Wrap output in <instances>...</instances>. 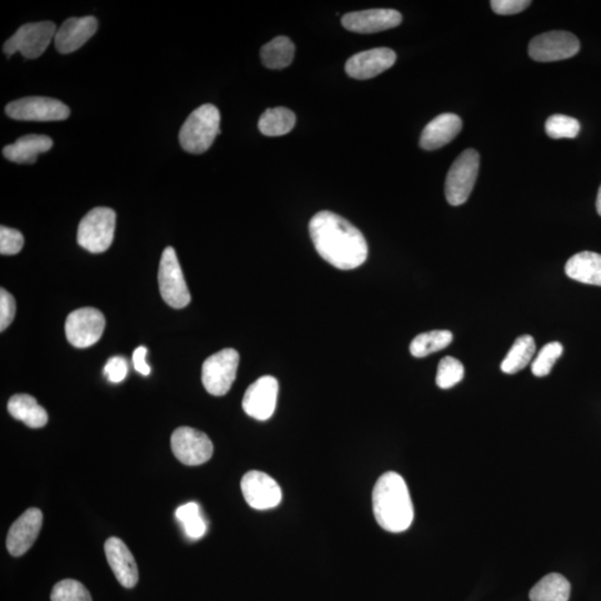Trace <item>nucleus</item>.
<instances>
[{
  "label": "nucleus",
  "mask_w": 601,
  "mask_h": 601,
  "mask_svg": "<svg viewBox=\"0 0 601 601\" xmlns=\"http://www.w3.org/2000/svg\"><path fill=\"white\" fill-rule=\"evenodd\" d=\"M16 314V302L6 290H0V331L6 330Z\"/></svg>",
  "instance_id": "35"
},
{
  "label": "nucleus",
  "mask_w": 601,
  "mask_h": 601,
  "mask_svg": "<svg viewBox=\"0 0 601 601\" xmlns=\"http://www.w3.org/2000/svg\"><path fill=\"white\" fill-rule=\"evenodd\" d=\"M175 515L183 524L185 533L190 539L202 538L207 533V524L200 515L198 504L189 503L180 505Z\"/></svg>",
  "instance_id": "29"
},
{
  "label": "nucleus",
  "mask_w": 601,
  "mask_h": 601,
  "mask_svg": "<svg viewBox=\"0 0 601 601\" xmlns=\"http://www.w3.org/2000/svg\"><path fill=\"white\" fill-rule=\"evenodd\" d=\"M115 227L117 213L112 209H93L80 220L77 242L90 253H103L113 243Z\"/></svg>",
  "instance_id": "4"
},
{
  "label": "nucleus",
  "mask_w": 601,
  "mask_h": 601,
  "mask_svg": "<svg viewBox=\"0 0 601 601\" xmlns=\"http://www.w3.org/2000/svg\"><path fill=\"white\" fill-rule=\"evenodd\" d=\"M147 354L148 349L145 347H138L134 351L133 354V363L135 370H137L140 374L145 375V377H148V375L150 373L149 365L147 363V361H145Z\"/></svg>",
  "instance_id": "38"
},
{
  "label": "nucleus",
  "mask_w": 601,
  "mask_h": 601,
  "mask_svg": "<svg viewBox=\"0 0 601 601\" xmlns=\"http://www.w3.org/2000/svg\"><path fill=\"white\" fill-rule=\"evenodd\" d=\"M564 347L559 342L545 344L531 362V371L538 378L547 377L557 360L563 355Z\"/></svg>",
  "instance_id": "31"
},
{
  "label": "nucleus",
  "mask_w": 601,
  "mask_h": 601,
  "mask_svg": "<svg viewBox=\"0 0 601 601\" xmlns=\"http://www.w3.org/2000/svg\"><path fill=\"white\" fill-rule=\"evenodd\" d=\"M8 413L29 428H43L48 423V414L37 400L28 394H16L8 401Z\"/></svg>",
  "instance_id": "23"
},
{
  "label": "nucleus",
  "mask_w": 601,
  "mask_h": 601,
  "mask_svg": "<svg viewBox=\"0 0 601 601\" xmlns=\"http://www.w3.org/2000/svg\"><path fill=\"white\" fill-rule=\"evenodd\" d=\"M453 335L447 330H435L421 333L410 344V352L415 358H424L427 355L443 350L453 342Z\"/></svg>",
  "instance_id": "28"
},
{
  "label": "nucleus",
  "mask_w": 601,
  "mask_h": 601,
  "mask_svg": "<svg viewBox=\"0 0 601 601\" xmlns=\"http://www.w3.org/2000/svg\"><path fill=\"white\" fill-rule=\"evenodd\" d=\"M297 117L292 110L275 107L265 110L259 120L260 132L269 138L283 137L295 127Z\"/></svg>",
  "instance_id": "24"
},
{
  "label": "nucleus",
  "mask_w": 601,
  "mask_h": 601,
  "mask_svg": "<svg viewBox=\"0 0 601 601\" xmlns=\"http://www.w3.org/2000/svg\"><path fill=\"white\" fill-rule=\"evenodd\" d=\"M535 353V342L531 335H521L514 341L513 347L501 363L504 373L514 374L527 367Z\"/></svg>",
  "instance_id": "27"
},
{
  "label": "nucleus",
  "mask_w": 601,
  "mask_h": 601,
  "mask_svg": "<svg viewBox=\"0 0 601 601\" xmlns=\"http://www.w3.org/2000/svg\"><path fill=\"white\" fill-rule=\"evenodd\" d=\"M159 292L169 307L183 309L190 302V294L185 282L182 268L173 248L164 250L158 269Z\"/></svg>",
  "instance_id": "8"
},
{
  "label": "nucleus",
  "mask_w": 601,
  "mask_h": 601,
  "mask_svg": "<svg viewBox=\"0 0 601 601\" xmlns=\"http://www.w3.org/2000/svg\"><path fill=\"white\" fill-rule=\"evenodd\" d=\"M279 394L278 380L265 375L250 384L243 398V410L250 418L267 421L272 417Z\"/></svg>",
  "instance_id": "14"
},
{
  "label": "nucleus",
  "mask_w": 601,
  "mask_h": 601,
  "mask_svg": "<svg viewBox=\"0 0 601 601\" xmlns=\"http://www.w3.org/2000/svg\"><path fill=\"white\" fill-rule=\"evenodd\" d=\"M464 377V368L459 360L445 357L440 361L437 373V385L440 389L453 388Z\"/></svg>",
  "instance_id": "33"
},
{
  "label": "nucleus",
  "mask_w": 601,
  "mask_h": 601,
  "mask_svg": "<svg viewBox=\"0 0 601 601\" xmlns=\"http://www.w3.org/2000/svg\"><path fill=\"white\" fill-rule=\"evenodd\" d=\"M565 274L577 282L601 287V254L580 252L565 264Z\"/></svg>",
  "instance_id": "22"
},
{
  "label": "nucleus",
  "mask_w": 601,
  "mask_h": 601,
  "mask_svg": "<svg viewBox=\"0 0 601 601\" xmlns=\"http://www.w3.org/2000/svg\"><path fill=\"white\" fill-rule=\"evenodd\" d=\"M571 586L567 579L560 574L545 576L530 590L531 601H568Z\"/></svg>",
  "instance_id": "26"
},
{
  "label": "nucleus",
  "mask_w": 601,
  "mask_h": 601,
  "mask_svg": "<svg viewBox=\"0 0 601 601\" xmlns=\"http://www.w3.org/2000/svg\"><path fill=\"white\" fill-rule=\"evenodd\" d=\"M402 23V15L394 9H369L345 14L342 25L350 32L374 34L398 27Z\"/></svg>",
  "instance_id": "16"
},
{
  "label": "nucleus",
  "mask_w": 601,
  "mask_h": 601,
  "mask_svg": "<svg viewBox=\"0 0 601 601\" xmlns=\"http://www.w3.org/2000/svg\"><path fill=\"white\" fill-rule=\"evenodd\" d=\"M57 33L53 22L29 23L23 25L4 45V53L8 56L19 53L25 58L42 56Z\"/></svg>",
  "instance_id": "6"
},
{
  "label": "nucleus",
  "mask_w": 601,
  "mask_h": 601,
  "mask_svg": "<svg viewBox=\"0 0 601 601\" xmlns=\"http://www.w3.org/2000/svg\"><path fill=\"white\" fill-rule=\"evenodd\" d=\"M220 114L217 107L205 104L189 115L179 132L180 147L192 154H203L220 133Z\"/></svg>",
  "instance_id": "3"
},
{
  "label": "nucleus",
  "mask_w": 601,
  "mask_h": 601,
  "mask_svg": "<svg viewBox=\"0 0 601 601\" xmlns=\"http://www.w3.org/2000/svg\"><path fill=\"white\" fill-rule=\"evenodd\" d=\"M10 118L27 122H56L69 117L70 110L63 102L49 97H25L9 103Z\"/></svg>",
  "instance_id": "9"
},
{
  "label": "nucleus",
  "mask_w": 601,
  "mask_h": 601,
  "mask_svg": "<svg viewBox=\"0 0 601 601\" xmlns=\"http://www.w3.org/2000/svg\"><path fill=\"white\" fill-rule=\"evenodd\" d=\"M373 513L381 528L403 533L413 525L414 510L407 484L393 471L381 475L374 485Z\"/></svg>",
  "instance_id": "2"
},
{
  "label": "nucleus",
  "mask_w": 601,
  "mask_h": 601,
  "mask_svg": "<svg viewBox=\"0 0 601 601\" xmlns=\"http://www.w3.org/2000/svg\"><path fill=\"white\" fill-rule=\"evenodd\" d=\"M240 489L250 507L257 510H269L282 500V490L269 474L260 471H249L240 481Z\"/></svg>",
  "instance_id": "13"
},
{
  "label": "nucleus",
  "mask_w": 601,
  "mask_h": 601,
  "mask_svg": "<svg viewBox=\"0 0 601 601\" xmlns=\"http://www.w3.org/2000/svg\"><path fill=\"white\" fill-rule=\"evenodd\" d=\"M24 247V237L19 230L7 227L0 228V253L18 254Z\"/></svg>",
  "instance_id": "34"
},
{
  "label": "nucleus",
  "mask_w": 601,
  "mask_h": 601,
  "mask_svg": "<svg viewBox=\"0 0 601 601\" xmlns=\"http://www.w3.org/2000/svg\"><path fill=\"white\" fill-rule=\"evenodd\" d=\"M43 525V514L37 508H30L15 521L8 531L6 545L9 554L19 557L33 547Z\"/></svg>",
  "instance_id": "17"
},
{
  "label": "nucleus",
  "mask_w": 601,
  "mask_h": 601,
  "mask_svg": "<svg viewBox=\"0 0 601 601\" xmlns=\"http://www.w3.org/2000/svg\"><path fill=\"white\" fill-rule=\"evenodd\" d=\"M239 355L237 350L224 349L205 360L202 382L209 394L222 397L237 379Z\"/></svg>",
  "instance_id": "7"
},
{
  "label": "nucleus",
  "mask_w": 601,
  "mask_h": 601,
  "mask_svg": "<svg viewBox=\"0 0 601 601\" xmlns=\"http://www.w3.org/2000/svg\"><path fill=\"white\" fill-rule=\"evenodd\" d=\"M105 555L115 577L125 588H133L138 583V568L134 555L122 540L112 537L105 543Z\"/></svg>",
  "instance_id": "19"
},
{
  "label": "nucleus",
  "mask_w": 601,
  "mask_h": 601,
  "mask_svg": "<svg viewBox=\"0 0 601 601\" xmlns=\"http://www.w3.org/2000/svg\"><path fill=\"white\" fill-rule=\"evenodd\" d=\"M491 8L498 15H514L524 12L531 5L529 0H493L490 2Z\"/></svg>",
  "instance_id": "37"
},
{
  "label": "nucleus",
  "mask_w": 601,
  "mask_h": 601,
  "mask_svg": "<svg viewBox=\"0 0 601 601\" xmlns=\"http://www.w3.org/2000/svg\"><path fill=\"white\" fill-rule=\"evenodd\" d=\"M580 43L574 34L568 32H548L539 35L529 44L531 59L540 63L558 62L574 57L579 53Z\"/></svg>",
  "instance_id": "11"
},
{
  "label": "nucleus",
  "mask_w": 601,
  "mask_h": 601,
  "mask_svg": "<svg viewBox=\"0 0 601 601\" xmlns=\"http://www.w3.org/2000/svg\"><path fill=\"white\" fill-rule=\"evenodd\" d=\"M53 148V139L46 135H26L14 144L5 147L4 157L14 163L34 164L40 154L46 153Z\"/></svg>",
  "instance_id": "21"
},
{
  "label": "nucleus",
  "mask_w": 601,
  "mask_h": 601,
  "mask_svg": "<svg viewBox=\"0 0 601 601\" xmlns=\"http://www.w3.org/2000/svg\"><path fill=\"white\" fill-rule=\"evenodd\" d=\"M128 365L122 357H113L107 361L104 368L105 377L113 383H119L127 377Z\"/></svg>",
  "instance_id": "36"
},
{
  "label": "nucleus",
  "mask_w": 601,
  "mask_h": 601,
  "mask_svg": "<svg viewBox=\"0 0 601 601\" xmlns=\"http://www.w3.org/2000/svg\"><path fill=\"white\" fill-rule=\"evenodd\" d=\"M545 127L548 137L554 139L575 138L580 133L578 120L567 115H553L545 122Z\"/></svg>",
  "instance_id": "30"
},
{
  "label": "nucleus",
  "mask_w": 601,
  "mask_h": 601,
  "mask_svg": "<svg viewBox=\"0 0 601 601\" xmlns=\"http://www.w3.org/2000/svg\"><path fill=\"white\" fill-rule=\"evenodd\" d=\"M397 54L392 49L381 47L364 50L353 55L345 64V72L351 78L365 80L374 78L393 66Z\"/></svg>",
  "instance_id": "15"
},
{
  "label": "nucleus",
  "mask_w": 601,
  "mask_h": 601,
  "mask_svg": "<svg viewBox=\"0 0 601 601\" xmlns=\"http://www.w3.org/2000/svg\"><path fill=\"white\" fill-rule=\"evenodd\" d=\"M170 447L178 460L187 465H199L212 458L213 443L207 434L197 429L180 427L170 438Z\"/></svg>",
  "instance_id": "12"
},
{
  "label": "nucleus",
  "mask_w": 601,
  "mask_h": 601,
  "mask_svg": "<svg viewBox=\"0 0 601 601\" xmlns=\"http://www.w3.org/2000/svg\"><path fill=\"white\" fill-rule=\"evenodd\" d=\"M311 239L320 257L339 270H354L368 259L363 234L340 215L322 210L310 220Z\"/></svg>",
  "instance_id": "1"
},
{
  "label": "nucleus",
  "mask_w": 601,
  "mask_h": 601,
  "mask_svg": "<svg viewBox=\"0 0 601 601\" xmlns=\"http://www.w3.org/2000/svg\"><path fill=\"white\" fill-rule=\"evenodd\" d=\"M105 318L99 310L82 308L70 313L65 323V332L69 343L75 348L92 347L102 338Z\"/></svg>",
  "instance_id": "10"
},
{
  "label": "nucleus",
  "mask_w": 601,
  "mask_h": 601,
  "mask_svg": "<svg viewBox=\"0 0 601 601\" xmlns=\"http://www.w3.org/2000/svg\"><path fill=\"white\" fill-rule=\"evenodd\" d=\"M295 46L288 37L280 36L270 40L260 49V59L269 69H283L293 62Z\"/></svg>",
  "instance_id": "25"
},
{
  "label": "nucleus",
  "mask_w": 601,
  "mask_h": 601,
  "mask_svg": "<svg viewBox=\"0 0 601 601\" xmlns=\"http://www.w3.org/2000/svg\"><path fill=\"white\" fill-rule=\"evenodd\" d=\"M480 157L477 150L465 149L454 160L445 179V198L449 204L459 207L467 202L477 180Z\"/></svg>",
  "instance_id": "5"
},
{
  "label": "nucleus",
  "mask_w": 601,
  "mask_h": 601,
  "mask_svg": "<svg viewBox=\"0 0 601 601\" xmlns=\"http://www.w3.org/2000/svg\"><path fill=\"white\" fill-rule=\"evenodd\" d=\"M52 601H93L89 591L79 581L65 579L54 586Z\"/></svg>",
  "instance_id": "32"
},
{
  "label": "nucleus",
  "mask_w": 601,
  "mask_h": 601,
  "mask_svg": "<svg viewBox=\"0 0 601 601\" xmlns=\"http://www.w3.org/2000/svg\"><path fill=\"white\" fill-rule=\"evenodd\" d=\"M461 129H463V120L458 115L441 114L424 127L420 138V147L425 150L443 148L458 137Z\"/></svg>",
  "instance_id": "20"
},
{
  "label": "nucleus",
  "mask_w": 601,
  "mask_h": 601,
  "mask_svg": "<svg viewBox=\"0 0 601 601\" xmlns=\"http://www.w3.org/2000/svg\"><path fill=\"white\" fill-rule=\"evenodd\" d=\"M596 208H597V212L601 217V187L599 188L597 200H596Z\"/></svg>",
  "instance_id": "39"
},
{
  "label": "nucleus",
  "mask_w": 601,
  "mask_h": 601,
  "mask_svg": "<svg viewBox=\"0 0 601 601\" xmlns=\"http://www.w3.org/2000/svg\"><path fill=\"white\" fill-rule=\"evenodd\" d=\"M97 19L93 16L65 20L55 35V47L60 54L76 52L97 34Z\"/></svg>",
  "instance_id": "18"
}]
</instances>
